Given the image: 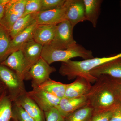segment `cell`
I'll use <instances>...</instances> for the list:
<instances>
[{
    "mask_svg": "<svg viewBox=\"0 0 121 121\" xmlns=\"http://www.w3.org/2000/svg\"><path fill=\"white\" fill-rule=\"evenodd\" d=\"M97 78L86 95L89 104L93 108V113L112 111L121 102L111 84L110 77L101 75Z\"/></svg>",
    "mask_w": 121,
    "mask_h": 121,
    "instance_id": "cell-1",
    "label": "cell"
},
{
    "mask_svg": "<svg viewBox=\"0 0 121 121\" xmlns=\"http://www.w3.org/2000/svg\"><path fill=\"white\" fill-rule=\"evenodd\" d=\"M120 57H121V53L108 57L94 58L82 61L70 60L62 63L59 72L60 75L66 77L69 80L81 77L94 84L97 78L91 75L90 71L98 66Z\"/></svg>",
    "mask_w": 121,
    "mask_h": 121,
    "instance_id": "cell-2",
    "label": "cell"
},
{
    "mask_svg": "<svg viewBox=\"0 0 121 121\" xmlns=\"http://www.w3.org/2000/svg\"><path fill=\"white\" fill-rule=\"evenodd\" d=\"M41 57L50 65L55 62H65L75 57H81L84 60L94 58L91 51L77 43L66 50L54 49L48 45L43 46Z\"/></svg>",
    "mask_w": 121,
    "mask_h": 121,
    "instance_id": "cell-3",
    "label": "cell"
},
{
    "mask_svg": "<svg viewBox=\"0 0 121 121\" xmlns=\"http://www.w3.org/2000/svg\"><path fill=\"white\" fill-rule=\"evenodd\" d=\"M0 81L13 102L27 92L24 81L13 70L0 64Z\"/></svg>",
    "mask_w": 121,
    "mask_h": 121,
    "instance_id": "cell-4",
    "label": "cell"
},
{
    "mask_svg": "<svg viewBox=\"0 0 121 121\" xmlns=\"http://www.w3.org/2000/svg\"><path fill=\"white\" fill-rule=\"evenodd\" d=\"M73 29L67 20L57 24L54 39L48 45L57 50H66L74 47L77 43L73 36Z\"/></svg>",
    "mask_w": 121,
    "mask_h": 121,
    "instance_id": "cell-5",
    "label": "cell"
},
{
    "mask_svg": "<svg viewBox=\"0 0 121 121\" xmlns=\"http://www.w3.org/2000/svg\"><path fill=\"white\" fill-rule=\"evenodd\" d=\"M56 70L41 57L28 72L25 80H31L33 88L38 87L50 79L51 74Z\"/></svg>",
    "mask_w": 121,
    "mask_h": 121,
    "instance_id": "cell-6",
    "label": "cell"
},
{
    "mask_svg": "<svg viewBox=\"0 0 121 121\" xmlns=\"http://www.w3.org/2000/svg\"><path fill=\"white\" fill-rule=\"evenodd\" d=\"M27 0H10L5 5L4 14L0 25L9 31L13 24L22 17Z\"/></svg>",
    "mask_w": 121,
    "mask_h": 121,
    "instance_id": "cell-7",
    "label": "cell"
},
{
    "mask_svg": "<svg viewBox=\"0 0 121 121\" xmlns=\"http://www.w3.org/2000/svg\"><path fill=\"white\" fill-rule=\"evenodd\" d=\"M26 94L44 112L56 108L61 99L38 87L27 91Z\"/></svg>",
    "mask_w": 121,
    "mask_h": 121,
    "instance_id": "cell-8",
    "label": "cell"
},
{
    "mask_svg": "<svg viewBox=\"0 0 121 121\" xmlns=\"http://www.w3.org/2000/svg\"><path fill=\"white\" fill-rule=\"evenodd\" d=\"M66 13L65 2L61 7L51 10L40 11L33 15L37 24L57 25L66 20Z\"/></svg>",
    "mask_w": 121,
    "mask_h": 121,
    "instance_id": "cell-9",
    "label": "cell"
},
{
    "mask_svg": "<svg viewBox=\"0 0 121 121\" xmlns=\"http://www.w3.org/2000/svg\"><path fill=\"white\" fill-rule=\"evenodd\" d=\"M66 19L74 28L77 24L85 20L83 0H66Z\"/></svg>",
    "mask_w": 121,
    "mask_h": 121,
    "instance_id": "cell-10",
    "label": "cell"
},
{
    "mask_svg": "<svg viewBox=\"0 0 121 121\" xmlns=\"http://www.w3.org/2000/svg\"><path fill=\"white\" fill-rule=\"evenodd\" d=\"M0 64L4 65L15 72L23 81L25 80L26 63L23 54L21 50H17L11 53Z\"/></svg>",
    "mask_w": 121,
    "mask_h": 121,
    "instance_id": "cell-11",
    "label": "cell"
},
{
    "mask_svg": "<svg viewBox=\"0 0 121 121\" xmlns=\"http://www.w3.org/2000/svg\"><path fill=\"white\" fill-rule=\"evenodd\" d=\"M91 75L98 78L106 75L115 78L121 79V57L103 64L91 70Z\"/></svg>",
    "mask_w": 121,
    "mask_h": 121,
    "instance_id": "cell-12",
    "label": "cell"
},
{
    "mask_svg": "<svg viewBox=\"0 0 121 121\" xmlns=\"http://www.w3.org/2000/svg\"><path fill=\"white\" fill-rule=\"evenodd\" d=\"M89 104L86 95L73 98H63L56 108L64 118Z\"/></svg>",
    "mask_w": 121,
    "mask_h": 121,
    "instance_id": "cell-13",
    "label": "cell"
},
{
    "mask_svg": "<svg viewBox=\"0 0 121 121\" xmlns=\"http://www.w3.org/2000/svg\"><path fill=\"white\" fill-rule=\"evenodd\" d=\"M43 47L32 39L26 43L21 48L26 61V74L31 67L41 57Z\"/></svg>",
    "mask_w": 121,
    "mask_h": 121,
    "instance_id": "cell-14",
    "label": "cell"
},
{
    "mask_svg": "<svg viewBox=\"0 0 121 121\" xmlns=\"http://www.w3.org/2000/svg\"><path fill=\"white\" fill-rule=\"evenodd\" d=\"M56 25L37 24L33 31L32 39L43 46L50 45L54 39Z\"/></svg>",
    "mask_w": 121,
    "mask_h": 121,
    "instance_id": "cell-15",
    "label": "cell"
},
{
    "mask_svg": "<svg viewBox=\"0 0 121 121\" xmlns=\"http://www.w3.org/2000/svg\"><path fill=\"white\" fill-rule=\"evenodd\" d=\"M14 102L21 106L35 121H45L44 112L27 95L26 93Z\"/></svg>",
    "mask_w": 121,
    "mask_h": 121,
    "instance_id": "cell-16",
    "label": "cell"
},
{
    "mask_svg": "<svg viewBox=\"0 0 121 121\" xmlns=\"http://www.w3.org/2000/svg\"><path fill=\"white\" fill-rule=\"evenodd\" d=\"M91 86V83L84 78L77 77L73 82L68 84L64 97L76 98L86 95Z\"/></svg>",
    "mask_w": 121,
    "mask_h": 121,
    "instance_id": "cell-17",
    "label": "cell"
},
{
    "mask_svg": "<svg viewBox=\"0 0 121 121\" xmlns=\"http://www.w3.org/2000/svg\"><path fill=\"white\" fill-rule=\"evenodd\" d=\"M37 24L35 21L28 27L11 39L5 59L13 52L20 50L26 43L32 39L33 31Z\"/></svg>",
    "mask_w": 121,
    "mask_h": 121,
    "instance_id": "cell-18",
    "label": "cell"
},
{
    "mask_svg": "<svg viewBox=\"0 0 121 121\" xmlns=\"http://www.w3.org/2000/svg\"><path fill=\"white\" fill-rule=\"evenodd\" d=\"M85 7V20L91 22L94 28L97 26L101 11L102 0H83Z\"/></svg>",
    "mask_w": 121,
    "mask_h": 121,
    "instance_id": "cell-19",
    "label": "cell"
},
{
    "mask_svg": "<svg viewBox=\"0 0 121 121\" xmlns=\"http://www.w3.org/2000/svg\"><path fill=\"white\" fill-rule=\"evenodd\" d=\"M67 85L50 79L38 87L61 99L65 96Z\"/></svg>",
    "mask_w": 121,
    "mask_h": 121,
    "instance_id": "cell-20",
    "label": "cell"
},
{
    "mask_svg": "<svg viewBox=\"0 0 121 121\" xmlns=\"http://www.w3.org/2000/svg\"><path fill=\"white\" fill-rule=\"evenodd\" d=\"M13 103L4 89L0 97V121H11L13 117Z\"/></svg>",
    "mask_w": 121,
    "mask_h": 121,
    "instance_id": "cell-21",
    "label": "cell"
},
{
    "mask_svg": "<svg viewBox=\"0 0 121 121\" xmlns=\"http://www.w3.org/2000/svg\"><path fill=\"white\" fill-rule=\"evenodd\" d=\"M33 14L23 16L18 19L13 24L9 31L11 39L25 30L34 22Z\"/></svg>",
    "mask_w": 121,
    "mask_h": 121,
    "instance_id": "cell-22",
    "label": "cell"
},
{
    "mask_svg": "<svg viewBox=\"0 0 121 121\" xmlns=\"http://www.w3.org/2000/svg\"><path fill=\"white\" fill-rule=\"evenodd\" d=\"M94 112L89 104L78 109L65 117V121H90Z\"/></svg>",
    "mask_w": 121,
    "mask_h": 121,
    "instance_id": "cell-23",
    "label": "cell"
},
{
    "mask_svg": "<svg viewBox=\"0 0 121 121\" xmlns=\"http://www.w3.org/2000/svg\"><path fill=\"white\" fill-rule=\"evenodd\" d=\"M11 39L9 31L0 25V63L5 60Z\"/></svg>",
    "mask_w": 121,
    "mask_h": 121,
    "instance_id": "cell-24",
    "label": "cell"
},
{
    "mask_svg": "<svg viewBox=\"0 0 121 121\" xmlns=\"http://www.w3.org/2000/svg\"><path fill=\"white\" fill-rule=\"evenodd\" d=\"M13 117L18 121H35L23 108L15 102L13 103Z\"/></svg>",
    "mask_w": 121,
    "mask_h": 121,
    "instance_id": "cell-25",
    "label": "cell"
},
{
    "mask_svg": "<svg viewBox=\"0 0 121 121\" xmlns=\"http://www.w3.org/2000/svg\"><path fill=\"white\" fill-rule=\"evenodd\" d=\"M41 8V0H27L22 16L40 12Z\"/></svg>",
    "mask_w": 121,
    "mask_h": 121,
    "instance_id": "cell-26",
    "label": "cell"
},
{
    "mask_svg": "<svg viewBox=\"0 0 121 121\" xmlns=\"http://www.w3.org/2000/svg\"><path fill=\"white\" fill-rule=\"evenodd\" d=\"M66 0H41L40 11H48L63 6Z\"/></svg>",
    "mask_w": 121,
    "mask_h": 121,
    "instance_id": "cell-27",
    "label": "cell"
},
{
    "mask_svg": "<svg viewBox=\"0 0 121 121\" xmlns=\"http://www.w3.org/2000/svg\"><path fill=\"white\" fill-rule=\"evenodd\" d=\"M44 114L45 121H65V118L55 107L44 112Z\"/></svg>",
    "mask_w": 121,
    "mask_h": 121,
    "instance_id": "cell-28",
    "label": "cell"
},
{
    "mask_svg": "<svg viewBox=\"0 0 121 121\" xmlns=\"http://www.w3.org/2000/svg\"><path fill=\"white\" fill-rule=\"evenodd\" d=\"M112 111H107L94 113L90 121H110Z\"/></svg>",
    "mask_w": 121,
    "mask_h": 121,
    "instance_id": "cell-29",
    "label": "cell"
},
{
    "mask_svg": "<svg viewBox=\"0 0 121 121\" xmlns=\"http://www.w3.org/2000/svg\"><path fill=\"white\" fill-rule=\"evenodd\" d=\"M110 78L113 87L121 102V79L115 78L111 77Z\"/></svg>",
    "mask_w": 121,
    "mask_h": 121,
    "instance_id": "cell-30",
    "label": "cell"
},
{
    "mask_svg": "<svg viewBox=\"0 0 121 121\" xmlns=\"http://www.w3.org/2000/svg\"><path fill=\"white\" fill-rule=\"evenodd\" d=\"M110 121H121V103L118 104L112 111Z\"/></svg>",
    "mask_w": 121,
    "mask_h": 121,
    "instance_id": "cell-31",
    "label": "cell"
},
{
    "mask_svg": "<svg viewBox=\"0 0 121 121\" xmlns=\"http://www.w3.org/2000/svg\"><path fill=\"white\" fill-rule=\"evenodd\" d=\"M7 4H0V22L4 17L5 5Z\"/></svg>",
    "mask_w": 121,
    "mask_h": 121,
    "instance_id": "cell-32",
    "label": "cell"
},
{
    "mask_svg": "<svg viewBox=\"0 0 121 121\" xmlns=\"http://www.w3.org/2000/svg\"><path fill=\"white\" fill-rule=\"evenodd\" d=\"M9 1L10 0H0V4H7Z\"/></svg>",
    "mask_w": 121,
    "mask_h": 121,
    "instance_id": "cell-33",
    "label": "cell"
},
{
    "mask_svg": "<svg viewBox=\"0 0 121 121\" xmlns=\"http://www.w3.org/2000/svg\"><path fill=\"white\" fill-rule=\"evenodd\" d=\"M4 86L0 87V97L2 94V93H3V91L4 90Z\"/></svg>",
    "mask_w": 121,
    "mask_h": 121,
    "instance_id": "cell-34",
    "label": "cell"
},
{
    "mask_svg": "<svg viewBox=\"0 0 121 121\" xmlns=\"http://www.w3.org/2000/svg\"><path fill=\"white\" fill-rule=\"evenodd\" d=\"M11 121H18L16 118L13 117Z\"/></svg>",
    "mask_w": 121,
    "mask_h": 121,
    "instance_id": "cell-35",
    "label": "cell"
},
{
    "mask_svg": "<svg viewBox=\"0 0 121 121\" xmlns=\"http://www.w3.org/2000/svg\"><path fill=\"white\" fill-rule=\"evenodd\" d=\"M4 86H3V84H2V83L0 81V87H2Z\"/></svg>",
    "mask_w": 121,
    "mask_h": 121,
    "instance_id": "cell-36",
    "label": "cell"
}]
</instances>
